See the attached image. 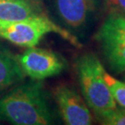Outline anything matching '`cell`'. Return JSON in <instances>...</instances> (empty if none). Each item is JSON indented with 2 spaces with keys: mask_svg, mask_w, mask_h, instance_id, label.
Here are the masks:
<instances>
[{
  "mask_svg": "<svg viewBox=\"0 0 125 125\" xmlns=\"http://www.w3.org/2000/svg\"><path fill=\"white\" fill-rule=\"evenodd\" d=\"M0 121L15 125H48L54 122L44 85L31 80L18 83L0 96Z\"/></svg>",
  "mask_w": 125,
  "mask_h": 125,
  "instance_id": "6da1fadb",
  "label": "cell"
},
{
  "mask_svg": "<svg viewBox=\"0 0 125 125\" xmlns=\"http://www.w3.org/2000/svg\"><path fill=\"white\" fill-rule=\"evenodd\" d=\"M76 72L83 95L96 116L117 108L104 78L106 71L95 55L85 53L81 56L76 61Z\"/></svg>",
  "mask_w": 125,
  "mask_h": 125,
  "instance_id": "7a4b0ae2",
  "label": "cell"
},
{
  "mask_svg": "<svg viewBox=\"0 0 125 125\" xmlns=\"http://www.w3.org/2000/svg\"><path fill=\"white\" fill-rule=\"evenodd\" d=\"M49 32L58 33L77 47L82 46L77 36L59 26L47 14L19 21H0V38L19 46H36Z\"/></svg>",
  "mask_w": 125,
  "mask_h": 125,
  "instance_id": "3957f363",
  "label": "cell"
},
{
  "mask_svg": "<svg viewBox=\"0 0 125 125\" xmlns=\"http://www.w3.org/2000/svg\"><path fill=\"white\" fill-rule=\"evenodd\" d=\"M46 12L59 26L83 36L95 10L94 0H44Z\"/></svg>",
  "mask_w": 125,
  "mask_h": 125,
  "instance_id": "277c9868",
  "label": "cell"
},
{
  "mask_svg": "<svg viewBox=\"0 0 125 125\" xmlns=\"http://www.w3.org/2000/svg\"><path fill=\"white\" fill-rule=\"evenodd\" d=\"M95 38L112 72H125V17L108 14Z\"/></svg>",
  "mask_w": 125,
  "mask_h": 125,
  "instance_id": "5b68a950",
  "label": "cell"
},
{
  "mask_svg": "<svg viewBox=\"0 0 125 125\" xmlns=\"http://www.w3.org/2000/svg\"><path fill=\"white\" fill-rule=\"evenodd\" d=\"M18 60L24 74L34 81L58 75L67 68L66 60L59 54L35 46L27 47L18 56Z\"/></svg>",
  "mask_w": 125,
  "mask_h": 125,
  "instance_id": "8992f818",
  "label": "cell"
},
{
  "mask_svg": "<svg viewBox=\"0 0 125 125\" xmlns=\"http://www.w3.org/2000/svg\"><path fill=\"white\" fill-rule=\"evenodd\" d=\"M57 102L64 123L68 125H89L93 117L85 102L75 90L67 85H58L54 89Z\"/></svg>",
  "mask_w": 125,
  "mask_h": 125,
  "instance_id": "52a82bcc",
  "label": "cell"
},
{
  "mask_svg": "<svg viewBox=\"0 0 125 125\" xmlns=\"http://www.w3.org/2000/svg\"><path fill=\"white\" fill-rule=\"evenodd\" d=\"M45 14L44 0H0V21H19Z\"/></svg>",
  "mask_w": 125,
  "mask_h": 125,
  "instance_id": "ba28073f",
  "label": "cell"
},
{
  "mask_svg": "<svg viewBox=\"0 0 125 125\" xmlns=\"http://www.w3.org/2000/svg\"><path fill=\"white\" fill-rule=\"evenodd\" d=\"M24 72L16 57L0 41V96L24 80Z\"/></svg>",
  "mask_w": 125,
  "mask_h": 125,
  "instance_id": "9c48e42d",
  "label": "cell"
},
{
  "mask_svg": "<svg viewBox=\"0 0 125 125\" xmlns=\"http://www.w3.org/2000/svg\"><path fill=\"white\" fill-rule=\"evenodd\" d=\"M104 78L115 102L125 109V83L112 77L107 72L104 73Z\"/></svg>",
  "mask_w": 125,
  "mask_h": 125,
  "instance_id": "30bf717a",
  "label": "cell"
},
{
  "mask_svg": "<svg viewBox=\"0 0 125 125\" xmlns=\"http://www.w3.org/2000/svg\"><path fill=\"white\" fill-rule=\"evenodd\" d=\"M97 119L101 123L107 125H125V109H112L98 115Z\"/></svg>",
  "mask_w": 125,
  "mask_h": 125,
  "instance_id": "8fae6325",
  "label": "cell"
},
{
  "mask_svg": "<svg viewBox=\"0 0 125 125\" xmlns=\"http://www.w3.org/2000/svg\"><path fill=\"white\" fill-rule=\"evenodd\" d=\"M104 5L108 14L125 17V0H104Z\"/></svg>",
  "mask_w": 125,
  "mask_h": 125,
  "instance_id": "7c38bea8",
  "label": "cell"
},
{
  "mask_svg": "<svg viewBox=\"0 0 125 125\" xmlns=\"http://www.w3.org/2000/svg\"><path fill=\"white\" fill-rule=\"evenodd\" d=\"M96 1H97V0H94V2H95V3H96Z\"/></svg>",
  "mask_w": 125,
  "mask_h": 125,
  "instance_id": "4fadbf2b",
  "label": "cell"
}]
</instances>
